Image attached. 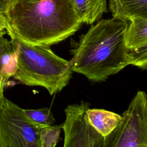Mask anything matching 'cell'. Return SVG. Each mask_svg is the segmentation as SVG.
Instances as JSON below:
<instances>
[{
  "label": "cell",
  "mask_w": 147,
  "mask_h": 147,
  "mask_svg": "<svg viewBox=\"0 0 147 147\" xmlns=\"http://www.w3.org/2000/svg\"><path fill=\"white\" fill-rule=\"evenodd\" d=\"M82 24L71 0H11L6 17L10 38L34 45L56 44Z\"/></svg>",
  "instance_id": "6da1fadb"
},
{
  "label": "cell",
  "mask_w": 147,
  "mask_h": 147,
  "mask_svg": "<svg viewBox=\"0 0 147 147\" xmlns=\"http://www.w3.org/2000/svg\"><path fill=\"white\" fill-rule=\"evenodd\" d=\"M128 21L113 17L92 25L71 42L73 72L94 82L105 81L129 64L125 34Z\"/></svg>",
  "instance_id": "7a4b0ae2"
},
{
  "label": "cell",
  "mask_w": 147,
  "mask_h": 147,
  "mask_svg": "<svg viewBox=\"0 0 147 147\" xmlns=\"http://www.w3.org/2000/svg\"><path fill=\"white\" fill-rule=\"evenodd\" d=\"M13 39L17 47L14 80L24 85L44 87L51 95L68 84L73 72L69 61L58 56L50 46Z\"/></svg>",
  "instance_id": "3957f363"
},
{
  "label": "cell",
  "mask_w": 147,
  "mask_h": 147,
  "mask_svg": "<svg viewBox=\"0 0 147 147\" xmlns=\"http://www.w3.org/2000/svg\"><path fill=\"white\" fill-rule=\"evenodd\" d=\"M44 125L31 120L22 109L5 95L0 106V147H41Z\"/></svg>",
  "instance_id": "277c9868"
},
{
  "label": "cell",
  "mask_w": 147,
  "mask_h": 147,
  "mask_svg": "<svg viewBox=\"0 0 147 147\" xmlns=\"http://www.w3.org/2000/svg\"><path fill=\"white\" fill-rule=\"evenodd\" d=\"M104 147H147V94L138 91Z\"/></svg>",
  "instance_id": "5b68a950"
},
{
  "label": "cell",
  "mask_w": 147,
  "mask_h": 147,
  "mask_svg": "<svg viewBox=\"0 0 147 147\" xmlns=\"http://www.w3.org/2000/svg\"><path fill=\"white\" fill-rule=\"evenodd\" d=\"M90 105L82 101L65 109V120L60 125L64 133V147H104L105 137L88 118Z\"/></svg>",
  "instance_id": "8992f818"
},
{
  "label": "cell",
  "mask_w": 147,
  "mask_h": 147,
  "mask_svg": "<svg viewBox=\"0 0 147 147\" xmlns=\"http://www.w3.org/2000/svg\"><path fill=\"white\" fill-rule=\"evenodd\" d=\"M113 17L125 21L132 18L147 20V0H109Z\"/></svg>",
  "instance_id": "52a82bcc"
},
{
  "label": "cell",
  "mask_w": 147,
  "mask_h": 147,
  "mask_svg": "<svg viewBox=\"0 0 147 147\" xmlns=\"http://www.w3.org/2000/svg\"><path fill=\"white\" fill-rule=\"evenodd\" d=\"M0 33V79L5 83L13 76L16 70L17 47L14 39L9 40Z\"/></svg>",
  "instance_id": "ba28073f"
},
{
  "label": "cell",
  "mask_w": 147,
  "mask_h": 147,
  "mask_svg": "<svg viewBox=\"0 0 147 147\" xmlns=\"http://www.w3.org/2000/svg\"><path fill=\"white\" fill-rule=\"evenodd\" d=\"M75 11L82 23L92 24L107 11L106 0H71Z\"/></svg>",
  "instance_id": "9c48e42d"
},
{
  "label": "cell",
  "mask_w": 147,
  "mask_h": 147,
  "mask_svg": "<svg viewBox=\"0 0 147 147\" xmlns=\"http://www.w3.org/2000/svg\"><path fill=\"white\" fill-rule=\"evenodd\" d=\"M88 118L92 125L105 138L119 125L122 116L115 113L99 109H88Z\"/></svg>",
  "instance_id": "30bf717a"
},
{
  "label": "cell",
  "mask_w": 147,
  "mask_h": 147,
  "mask_svg": "<svg viewBox=\"0 0 147 147\" xmlns=\"http://www.w3.org/2000/svg\"><path fill=\"white\" fill-rule=\"evenodd\" d=\"M127 48L134 49L147 43V20L132 18L128 21L125 34Z\"/></svg>",
  "instance_id": "8fae6325"
},
{
  "label": "cell",
  "mask_w": 147,
  "mask_h": 147,
  "mask_svg": "<svg viewBox=\"0 0 147 147\" xmlns=\"http://www.w3.org/2000/svg\"><path fill=\"white\" fill-rule=\"evenodd\" d=\"M61 127L60 126L49 125L42 127L40 133L41 147H55L60 138Z\"/></svg>",
  "instance_id": "7c38bea8"
},
{
  "label": "cell",
  "mask_w": 147,
  "mask_h": 147,
  "mask_svg": "<svg viewBox=\"0 0 147 147\" xmlns=\"http://www.w3.org/2000/svg\"><path fill=\"white\" fill-rule=\"evenodd\" d=\"M25 114L33 122L44 126L52 125L55 122L53 114L48 108L23 109Z\"/></svg>",
  "instance_id": "4fadbf2b"
},
{
  "label": "cell",
  "mask_w": 147,
  "mask_h": 147,
  "mask_svg": "<svg viewBox=\"0 0 147 147\" xmlns=\"http://www.w3.org/2000/svg\"><path fill=\"white\" fill-rule=\"evenodd\" d=\"M129 64L142 69H147V43L144 45L129 50L128 53Z\"/></svg>",
  "instance_id": "5bb4252c"
},
{
  "label": "cell",
  "mask_w": 147,
  "mask_h": 147,
  "mask_svg": "<svg viewBox=\"0 0 147 147\" xmlns=\"http://www.w3.org/2000/svg\"><path fill=\"white\" fill-rule=\"evenodd\" d=\"M11 1V0H0V21L5 24L6 13Z\"/></svg>",
  "instance_id": "9a60e30c"
},
{
  "label": "cell",
  "mask_w": 147,
  "mask_h": 147,
  "mask_svg": "<svg viewBox=\"0 0 147 147\" xmlns=\"http://www.w3.org/2000/svg\"><path fill=\"white\" fill-rule=\"evenodd\" d=\"M6 83L5 82H3L2 80L0 79V106L2 103V100L3 99V97L4 96V89H5V87Z\"/></svg>",
  "instance_id": "2e32d148"
},
{
  "label": "cell",
  "mask_w": 147,
  "mask_h": 147,
  "mask_svg": "<svg viewBox=\"0 0 147 147\" xmlns=\"http://www.w3.org/2000/svg\"><path fill=\"white\" fill-rule=\"evenodd\" d=\"M6 24L4 22L0 21V33L6 32Z\"/></svg>",
  "instance_id": "e0dca14e"
}]
</instances>
